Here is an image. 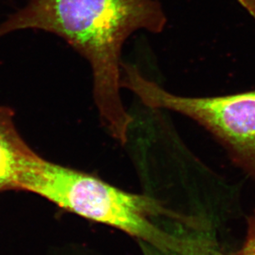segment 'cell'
<instances>
[{"label": "cell", "instance_id": "1", "mask_svg": "<svg viewBox=\"0 0 255 255\" xmlns=\"http://www.w3.org/2000/svg\"><path fill=\"white\" fill-rule=\"evenodd\" d=\"M167 21L159 0H30L0 24V38L34 29L67 41L91 65L102 122L125 144L133 118L121 99L123 45L135 31L161 33Z\"/></svg>", "mask_w": 255, "mask_h": 255}, {"label": "cell", "instance_id": "2", "mask_svg": "<svg viewBox=\"0 0 255 255\" xmlns=\"http://www.w3.org/2000/svg\"><path fill=\"white\" fill-rule=\"evenodd\" d=\"M18 191L51 201L63 209L125 232L138 241L173 246L183 230L165 228L161 221L193 224L199 218L181 214L149 196L122 190L95 176L39 156L20 180Z\"/></svg>", "mask_w": 255, "mask_h": 255}, {"label": "cell", "instance_id": "3", "mask_svg": "<svg viewBox=\"0 0 255 255\" xmlns=\"http://www.w3.org/2000/svg\"><path fill=\"white\" fill-rule=\"evenodd\" d=\"M121 88L133 93L149 109L175 112L195 121L255 179V90L224 96H180L145 77L135 65L126 63L122 66Z\"/></svg>", "mask_w": 255, "mask_h": 255}, {"label": "cell", "instance_id": "4", "mask_svg": "<svg viewBox=\"0 0 255 255\" xmlns=\"http://www.w3.org/2000/svg\"><path fill=\"white\" fill-rule=\"evenodd\" d=\"M38 156L18 132L14 112L0 106V193L18 191L23 173Z\"/></svg>", "mask_w": 255, "mask_h": 255}, {"label": "cell", "instance_id": "5", "mask_svg": "<svg viewBox=\"0 0 255 255\" xmlns=\"http://www.w3.org/2000/svg\"><path fill=\"white\" fill-rule=\"evenodd\" d=\"M207 223L188 227L175 246H156L138 241L143 255H227Z\"/></svg>", "mask_w": 255, "mask_h": 255}, {"label": "cell", "instance_id": "6", "mask_svg": "<svg viewBox=\"0 0 255 255\" xmlns=\"http://www.w3.org/2000/svg\"><path fill=\"white\" fill-rule=\"evenodd\" d=\"M233 255H255V211L247 218L246 236L243 245Z\"/></svg>", "mask_w": 255, "mask_h": 255}]
</instances>
